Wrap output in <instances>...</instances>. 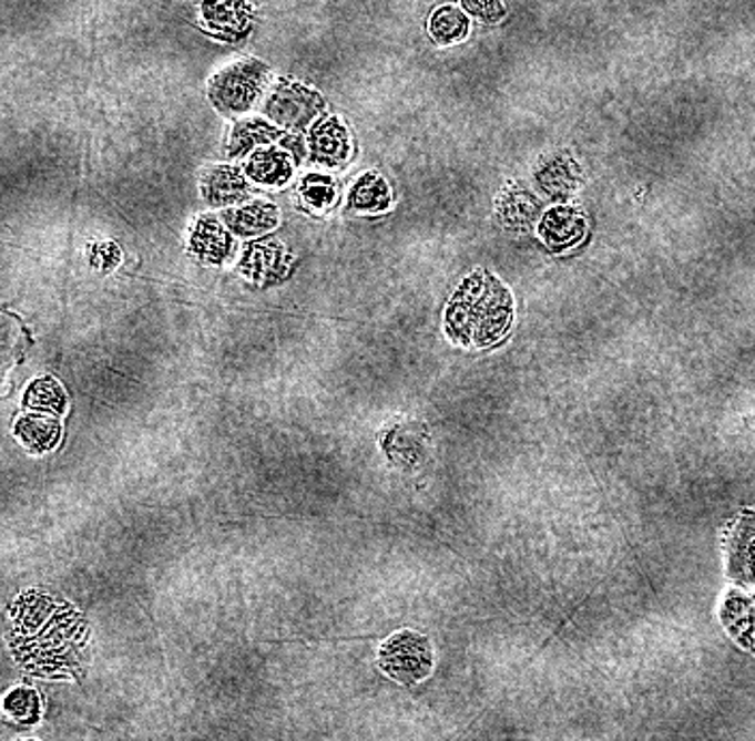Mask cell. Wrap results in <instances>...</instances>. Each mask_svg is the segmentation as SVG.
Returning a JSON list of instances; mask_svg holds the SVG:
<instances>
[{
  "mask_svg": "<svg viewBox=\"0 0 755 741\" xmlns=\"http://www.w3.org/2000/svg\"><path fill=\"white\" fill-rule=\"evenodd\" d=\"M4 709L9 711V716H13L16 720L22 722H33L39 713V701L37 694L29 688H18L13 692H9V697L4 699Z\"/></svg>",
  "mask_w": 755,
  "mask_h": 741,
  "instance_id": "obj_23",
  "label": "cell"
},
{
  "mask_svg": "<svg viewBox=\"0 0 755 741\" xmlns=\"http://www.w3.org/2000/svg\"><path fill=\"white\" fill-rule=\"evenodd\" d=\"M284 133L277 130V125L264 121V119H245L234 123L228 140V157L241 159L254 153L256 146H268L271 142H279Z\"/></svg>",
  "mask_w": 755,
  "mask_h": 741,
  "instance_id": "obj_17",
  "label": "cell"
},
{
  "mask_svg": "<svg viewBox=\"0 0 755 741\" xmlns=\"http://www.w3.org/2000/svg\"><path fill=\"white\" fill-rule=\"evenodd\" d=\"M727 575L738 587H755V508L736 518L727 543Z\"/></svg>",
  "mask_w": 755,
  "mask_h": 741,
  "instance_id": "obj_8",
  "label": "cell"
},
{
  "mask_svg": "<svg viewBox=\"0 0 755 741\" xmlns=\"http://www.w3.org/2000/svg\"><path fill=\"white\" fill-rule=\"evenodd\" d=\"M119 259H121L119 247H116V245H110V243L98 245V247H93V251H91V261H93L95 266H99V268H103V270H110L112 266H116Z\"/></svg>",
  "mask_w": 755,
  "mask_h": 741,
  "instance_id": "obj_26",
  "label": "cell"
},
{
  "mask_svg": "<svg viewBox=\"0 0 755 741\" xmlns=\"http://www.w3.org/2000/svg\"><path fill=\"white\" fill-rule=\"evenodd\" d=\"M309 162L327 167H341L350 159V133L337 116L320 119L307 137Z\"/></svg>",
  "mask_w": 755,
  "mask_h": 741,
  "instance_id": "obj_9",
  "label": "cell"
},
{
  "mask_svg": "<svg viewBox=\"0 0 755 741\" xmlns=\"http://www.w3.org/2000/svg\"><path fill=\"white\" fill-rule=\"evenodd\" d=\"M496 215L502 226L516 234L530 231L539 217H543L541 202L518 183H509L500 192L496 199Z\"/></svg>",
  "mask_w": 755,
  "mask_h": 741,
  "instance_id": "obj_10",
  "label": "cell"
},
{
  "mask_svg": "<svg viewBox=\"0 0 755 741\" xmlns=\"http://www.w3.org/2000/svg\"><path fill=\"white\" fill-rule=\"evenodd\" d=\"M279 148L286 151L288 155H293L295 163H303V159H305V140L298 133H284L279 137Z\"/></svg>",
  "mask_w": 755,
  "mask_h": 741,
  "instance_id": "obj_27",
  "label": "cell"
},
{
  "mask_svg": "<svg viewBox=\"0 0 755 741\" xmlns=\"http://www.w3.org/2000/svg\"><path fill=\"white\" fill-rule=\"evenodd\" d=\"M16 341H13V332L9 328V323L0 318V384L4 380V373L9 371L13 356H16Z\"/></svg>",
  "mask_w": 755,
  "mask_h": 741,
  "instance_id": "obj_25",
  "label": "cell"
},
{
  "mask_svg": "<svg viewBox=\"0 0 755 741\" xmlns=\"http://www.w3.org/2000/svg\"><path fill=\"white\" fill-rule=\"evenodd\" d=\"M222 217H224V224L231 227L234 234L245 236V238L268 234L279 224L277 206L261 202V199L245 204L241 208H234V210H226Z\"/></svg>",
  "mask_w": 755,
  "mask_h": 741,
  "instance_id": "obj_16",
  "label": "cell"
},
{
  "mask_svg": "<svg viewBox=\"0 0 755 741\" xmlns=\"http://www.w3.org/2000/svg\"><path fill=\"white\" fill-rule=\"evenodd\" d=\"M325 105L318 91L282 78L264 99L263 112L277 127L305 131L325 112Z\"/></svg>",
  "mask_w": 755,
  "mask_h": 741,
  "instance_id": "obj_3",
  "label": "cell"
},
{
  "mask_svg": "<svg viewBox=\"0 0 755 741\" xmlns=\"http://www.w3.org/2000/svg\"><path fill=\"white\" fill-rule=\"evenodd\" d=\"M720 619L732 641L755 656V600L741 589H730L720 607Z\"/></svg>",
  "mask_w": 755,
  "mask_h": 741,
  "instance_id": "obj_12",
  "label": "cell"
},
{
  "mask_svg": "<svg viewBox=\"0 0 755 741\" xmlns=\"http://www.w3.org/2000/svg\"><path fill=\"white\" fill-rule=\"evenodd\" d=\"M16 435L29 451H52L61 440V422L43 414H27L16 422Z\"/></svg>",
  "mask_w": 755,
  "mask_h": 741,
  "instance_id": "obj_19",
  "label": "cell"
},
{
  "mask_svg": "<svg viewBox=\"0 0 755 741\" xmlns=\"http://www.w3.org/2000/svg\"><path fill=\"white\" fill-rule=\"evenodd\" d=\"M238 268L249 281L273 286L288 275L290 254L277 238H261L245 247Z\"/></svg>",
  "mask_w": 755,
  "mask_h": 741,
  "instance_id": "obj_6",
  "label": "cell"
},
{
  "mask_svg": "<svg viewBox=\"0 0 755 741\" xmlns=\"http://www.w3.org/2000/svg\"><path fill=\"white\" fill-rule=\"evenodd\" d=\"M433 656L426 637L404 630L391 637L380 649V667L387 676L401 683H417L431 671Z\"/></svg>",
  "mask_w": 755,
  "mask_h": 741,
  "instance_id": "obj_4",
  "label": "cell"
},
{
  "mask_svg": "<svg viewBox=\"0 0 755 741\" xmlns=\"http://www.w3.org/2000/svg\"><path fill=\"white\" fill-rule=\"evenodd\" d=\"M461 9L483 24H498L507 16L502 0H461Z\"/></svg>",
  "mask_w": 755,
  "mask_h": 741,
  "instance_id": "obj_24",
  "label": "cell"
},
{
  "mask_svg": "<svg viewBox=\"0 0 755 741\" xmlns=\"http://www.w3.org/2000/svg\"><path fill=\"white\" fill-rule=\"evenodd\" d=\"M534 181L543 194L562 202L575 194V189L580 187L582 174H580L578 163L573 162L567 153H557V155L541 159L534 169Z\"/></svg>",
  "mask_w": 755,
  "mask_h": 741,
  "instance_id": "obj_13",
  "label": "cell"
},
{
  "mask_svg": "<svg viewBox=\"0 0 755 741\" xmlns=\"http://www.w3.org/2000/svg\"><path fill=\"white\" fill-rule=\"evenodd\" d=\"M513 326V296L486 270L470 272L451 296L445 330L463 348H492Z\"/></svg>",
  "mask_w": 755,
  "mask_h": 741,
  "instance_id": "obj_1",
  "label": "cell"
},
{
  "mask_svg": "<svg viewBox=\"0 0 755 741\" xmlns=\"http://www.w3.org/2000/svg\"><path fill=\"white\" fill-rule=\"evenodd\" d=\"M190 247L196 258L213 266H222L231 261L236 249L228 229L222 226V222L213 215H202L194 224L192 236H190Z\"/></svg>",
  "mask_w": 755,
  "mask_h": 741,
  "instance_id": "obj_11",
  "label": "cell"
},
{
  "mask_svg": "<svg viewBox=\"0 0 755 741\" xmlns=\"http://www.w3.org/2000/svg\"><path fill=\"white\" fill-rule=\"evenodd\" d=\"M586 215L569 204L550 208L539 224V236L554 254L578 247L586 236Z\"/></svg>",
  "mask_w": 755,
  "mask_h": 741,
  "instance_id": "obj_7",
  "label": "cell"
},
{
  "mask_svg": "<svg viewBox=\"0 0 755 741\" xmlns=\"http://www.w3.org/2000/svg\"><path fill=\"white\" fill-rule=\"evenodd\" d=\"M245 174L261 185L282 187L293 178L295 163L282 148H261L252 153L249 162L245 165Z\"/></svg>",
  "mask_w": 755,
  "mask_h": 741,
  "instance_id": "obj_15",
  "label": "cell"
},
{
  "mask_svg": "<svg viewBox=\"0 0 755 741\" xmlns=\"http://www.w3.org/2000/svg\"><path fill=\"white\" fill-rule=\"evenodd\" d=\"M202 195L211 206H231L249 197V185L236 165H211L202 174Z\"/></svg>",
  "mask_w": 755,
  "mask_h": 741,
  "instance_id": "obj_14",
  "label": "cell"
},
{
  "mask_svg": "<svg viewBox=\"0 0 755 741\" xmlns=\"http://www.w3.org/2000/svg\"><path fill=\"white\" fill-rule=\"evenodd\" d=\"M300 197L305 199L307 206L316 208V210H327L329 206L335 204L337 199V183L330 178V176H325V174H307L303 181H300Z\"/></svg>",
  "mask_w": 755,
  "mask_h": 741,
  "instance_id": "obj_22",
  "label": "cell"
},
{
  "mask_svg": "<svg viewBox=\"0 0 755 741\" xmlns=\"http://www.w3.org/2000/svg\"><path fill=\"white\" fill-rule=\"evenodd\" d=\"M268 66L256 59H243L220 69L208 82L211 103L226 116L249 112L268 84Z\"/></svg>",
  "mask_w": 755,
  "mask_h": 741,
  "instance_id": "obj_2",
  "label": "cell"
},
{
  "mask_svg": "<svg viewBox=\"0 0 755 741\" xmlns=\"http://www.w3.org/2000/svg\"><path fill=\"white\" fill-rule=\"evenodd\" d=\"M24 405L31 408V410L45 412V414L61 416L67 412L65 390L54 378H39L27 390Z\"/></svg>",
  "mask_w": 755,
  "mask_h": 741,
  "instance_id": "obj_21",
  "label": "cell"
},
{
  "mask_svg": "<svg viewBox=\"0 0 755 741\" xmlns=\"http://www.w3.org/2000/svg\"><path fill=\"white\" fill-rule=\"evenodd\" d=\"M427 29L438 45H456L470 33V22L463 9H458L453 4H442L429 16Z\"/></svg>",
  "mask_w": 755,
  "mask_h": 741,
  "instance_id": "obj_20",
  "label": "cell"
},
{
  "mask_svg": "<svg viewBox=\"0 0 755 741\" xmlns=\"http://www.w3.org/2000/svg\"><path fill=\"white\" fill-rule=\"evenodd\" d=\"M200 24L220 41H245L254 29V7L249 0H204L200 7Z\"/></svg>",
  "mask_w": 755,
  "mask_h": 741,
  "instance_id": "obj_5",
  "label": "cell"
},
{
  "mask_svg": "<svg viewBox=\"0 0 755 741\" xmlns=\"http://www.w3.org/2000/svg\"><path fill=\"white\" fill-rule=\"evenodd\" d=\"M348 206L357 213H387L391 208V189L387 181L376 172L363 174L350 189Z\"/></svg>",
  "mask_w": 755,
  "mask_h": 741,
  "instance_id": "obj_18",
  "label": "cell"
}]
</instances>
